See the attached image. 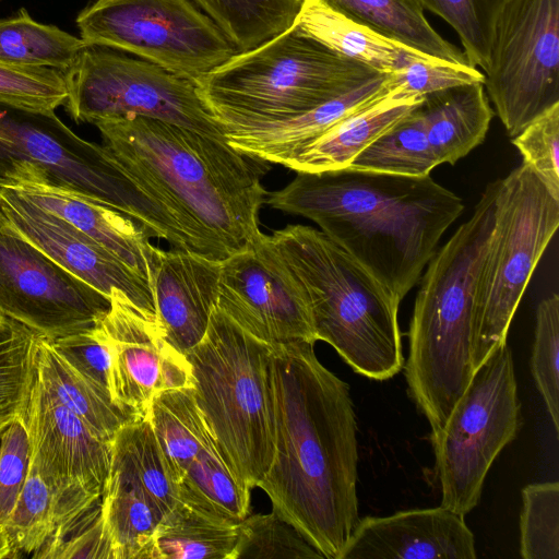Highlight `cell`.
Here are the masks:
<instances>
[{
	"label": "cell",
	"mask_w": 559,
	"mask_h": 559,
	"mask_svg": "<svg viewBox=\"0 0 559 559\" xmlns=\"http://www.w3.org/2000/svg\"><path fill=\"white\" fill-rule=\"evenodd\" d=\"M269 369L274 456L258 487L324 559H338L360 519L349 385L320 362L314 342L270 344Z\"/></svg>",
	"instance_id": "6da1fadb"
},
{
	"label": "cell",
	"mask_w": 559,
	"mask_h": 559,
	"mask_svg": "<svg viewBox=\"0 0 559 559\" xmlns=\"http://www.w3.org/2000/svg\"><path fill=\"white\" fill-rule=\"evenodd\" d=\"M265 203L314 222L400 301L419 282L463 200L430 175L297 173Z\"/></svg>",
	"instance_id": "7a4b0ae2"
},
{
	"label": "cell",
	"mask_w": 559,
	"mask_h": 559,
	"mask_svg": "<svg viewBox=\"0 0 559 559\" xmlns=\"http://www.w3.org/2000/svg\"><path fill=\"white\" fill-rule=\"evenodd\" d=\"M119 165L175 215L216 261L261 236L259 212L270 163L227 141L162 120L126 116L94 123Z\"/></svg>",
	"instance_id": "3957f363"
},
{
	"label": "cell",
	"mask_w": 559,
	"mask_h": 559,
	"mask_svg": "<svg viewBox=\"0 0 559 559\" xmlns=\"http://www.w3.org/2000/svg\"><path fill=\"white\" fill-rule=\"evenodd\" d=\"M499 179L483 191L471 217L436 251L420 277L408 330V393L439 430L467 388L477 288L495 224Z\"/></svg>",
	"instance_id": "277c9868"
},
{
	"label": "cell",
	"mask_w": 559,
	"mask_h": 559,
	"mask_svg": "<svg viewBox=\"0 0 559 559\" xmlns=\"http://www.w3.org/2000/svg\"><path fill=\"white\" fill-rule=\"evenodd\" d=\"M269 239L308 299L317 341L364 377L397 374L405 364L401 301L321 230L287 225Z\"/></svg>",
	"instance_id": "5b68a950"
},
{
	"label": "cell",
	"mask_w": 559,
	"mask_h": 559,
	"mask_svg": "<svg viewBox=\"0 0 559 559\" xmlns=\"http://www.w3.org/2000/svg\"><path fill=\"white\" fill-rule=\"evenodd\" d=\"M295 24L211 71L198 91L226 133L284 122L381 75Z\"/></svg>",
	"instance_id": "8992f818"
},
{
	"label": "cell",
	"mask_w": 559,
	"mask_h": 559,
	"mask_svg": "<svg viewBox=\"0 0 559 559\" xmlns=\"http://www.w3.org/2000/svg\"><path fill=\"white\" fill-rule=\"evenodd\" d=\"M22 181L52 185L112 207L174 250H200L168 207L126 171L103 144L80 138L55 111L0 104V182Z\"/></svg>",
	"instance_id": "52a82bcc"
},
{
	"label": "cell",
	"mask_w": 559,
	"mask_h": 559,
	"mask_svg": "<svg viewBox=\"0 0 559 559\" xmlns=\"http://www.w3.org/2000/svg\"><path fill=\"white\" fill-rule=\"evenodd\" d=\"M185 355L194 400L224 459L251 491L274 456L270 344L215 307L204 336Z\"/></svg>",
	"instance_id": "ba28073f"
},
{
	"label": "cell",
	"mask_w": 559,
	"mask_h": 559,
	"mask_svg": "<svg viewBox=\"0 0 559 559\" xmlns=\"http://www.w3.org/2000/svg\"><path fill=\"white\" fill-rule=\"evenodd\" d=\"M559 226V200L525 163L499 179L495 224L479 275L474 371L501 344L528 282Z\"/></svg>",
	"instance_id": "9c48e42d"
},
{
	"label": "cell",
	"mask_w": 559,
	"mask_h": 559,
	"mask_svg": "<svg viewBox=\"0 0 559 559\" xmlns=\"http://www.w3.org/2000/svg\"><path fill=\"white\" fill-rule=\"evenodd\" d=\"M512 352L498 346L474 371L444 425L431 432L442 507L466 515L478 503L486 475L522 427Z\"/></svg>",
	"instance_id": "30bf717a"
},
{
	"label": "cell",
	"mask_w": 559,
	"mask_h": 559,
	"mask_svg": "<svg viewBox=\"0 0 559 559\" xmlns=\"http://www.w3.org/2000/svg\"><path fill=\"white\" fill-rule=\"evenodd\" d=\"M63 74L68 91L63 107L78 123L134 115L226 141L225 127L197 85L155 63L87 45Z\"/></svg>",
	"instance_id": "8fae6325"
},
{
	"label": "cell",
	"mask_w": 559,
	"mask_h": 559,
	"mask_svg": "<svg viewBox=\"0 0 559 559\" xmlns=\"http://www.w3.org/2000/svg\"><path fill=\"white\" fill-rule=\"evenodd\" d=\"M75 24L86 45L130 52L195 85L238 53L191 0H94Z\"/></svg>",
	"instance_id": "7c38bea8"
},
{
	"label": "cell",
	"mask_w": 559,
	"mask_h": 559,
	"mask_svg": "<svg viewBox=\"0 0 559 559\" xmlns=\"http://www.w3.org/2000/svg\"><path fill=\"white\" fill-rule=\"evenodd\" d=\"M484 87L512 138L559 104V0H507L492 31Z\"/></svg>",
	"instance_id": "4fadbf2b"
},
{
	"label": "cell",
	"mask_w": 559,
	"mask_h": 559,
	"mask_svg": "<svg viewBox=\"0 0 559 559\" xmlns=\"http://www.w3.org/2000/svg\"><path fill=\"white\" fill-rule=\"evenodd\" d=\"M110 298L0 221V316L52 342L92 330Z\"/></svg>",
	"instance_id": "5bb4252c"
},
{
	"label": "cell",
	"mask_w": 559,
	"mask_h": 559,
	"mask_svg": "<svg viewBox=\"0 0 559 559\" xmlns=\"http://www.w3.org/2000/svg\"><path fill=\"white\" fill-rule=\"evenodd\" d=\"M94 332L110 354L111 401L132 417H146L153 400L164 391L193 388L191 365L168 342L158 318L120 290L112 289L110 307Z\"/></svg>",
	"instance_id": "9a60e30c"
},
{
	"label": "cell",
	"mask_w": 559,
	"mask_h": 559,
	"mask_svg": "<svg viewBox=\"0 0 559 559\" xmlns=\"http://www.w3.org/2000/svg\"><path fill=\"white\" fill-rule=\"evenodd\" d=\"M216 307L267 344L317 342L308 299L269 235L221 262Z\"/></svg>",
	"instance_id": "2e32d148"
},
{
	"label": "cell",
	"mask_w": 559,
	"mask_h": 559,
	"mask_svg": "<svg viewBox=\"0 0 559 559\" xmlns=\"http://www.w3.org/2000/svg\"><path fill=\"white\" fill-rule=\"evenodd\" d=\"M0 221L108 298L116 288L135 306L157 317L147 280L66 219L3 182H0Z\"/></svg>",
	"instance_id": "e0dca14e"
},
{
	"label": "cell",
	"mask_w": 559,
	"mask_h": 559,
	"mask_svg": "<svg viewBox=\"0 0 559 559\" xmlns=\"http://www.w3.org/2000/svg\"><path fill=\"white\" fill-rule=\"evenodd\" d=\"M25 423L31 462L55 495L91 492L102 496L111 460V441L104 440L35 378Z\"/></svg>",
	"instance_id": "ac0fdd59"
},
{
	"label": "cell",
	"mask_w": 559,
	"mask_h": 559,
	"mask_svg": "<svg viewBox=\"0 0 559 559\" xmlns=\"http://www.w3.org/2000/svg\"><path fill=\"white\" fill-rule=\"evenodd\" d=\"M464 516L442 506L359 519L338 559H475Z\"/></svg>",
	"instance_id": "d6986e66"
},
{
	"label": "cell",
	"mask_w": 559,
	"mask_h": 559,
	"mask_svg": "<svg viewBox=\"0 0 559 559\" xmlns=\"http://www.w3.org/2000/svg\"><path fill=\"white\" fill-rule=\"evenodd\" d=\"M221 261L159 250L153 276L156 314L168 342L186 354L204 336L217 304Z\"/></svg>",
	"instance_id": "ffe728a7"
},
{
	"label": "cell",
	"mask_w": 559,
	"mask_h": 559,
	"mask_svg": "<svg viewBox=\"0 0 559 559\" xmlns=\"http://www.w3.org/2000/svg\"><path fill=\"white\" fill-rule=\"evenodd\" d=\"M10 186L97 241L152 286L160 249L150 242L151 237L133 218L84 195L45 182L22 181Z\"/></svg>",
	"instance_id": "44dd1931"
},
{
	"label": "cell",
	"mask_w": 559,
	"mask_h": 559,
	"mask_svg": "<svg viewBox=\"0 0 559 559\" xmlns=\"http://www.w3.org/2000/svg\"><path fill=\"white\" fill-rule=\"evenodd\" d=\"M391 90L393 88L389 74H381L296 118L228 132L225 134L226 141L246 156L283 165L287 158L332 126Z\"/></svg>",
	"instance_id": "7402d4cb"
},
{
	"label": "cell",
	"mask_w": 559,
	"mask_h": 559,
	"mask_svg": "<svg viewBox=\"0 0 559 559\" xmlns=\"http://www.w3.org/2000/svg\"><path fill=\"white\" fill-rule=\"evenodd\" d=\"M423 98L424 96L404 94L394 87L332 126L287 158L282 166L296 173L346 168L360 152L408 114Z\"/></svg>",
	"instance_id": "603a6c76"
},
{
	"label": "cell",
	"mask_w": 559,
	"mask_h": 559,
	"mask_svg": "<svg viewBox=\"0 0 559 559\" xmlns=\"http://www.w3.org/2000/svg\"><path fill=\"white\" fill-rule=\"evenodd\" d=\"M419 108L439 164L453 165L481 144L493 116L481 83L427 94Z\"/></svg>",
	"instance_id": "cb8c5ba5"
},
{
	"label": "cell",
	"mask_w": 559,
	"mask_h": 559,
	"mask_svg": "<svg viewBox=\"0 0 559 559\" xmlns=\"http://www.w3.org/2000/svg\"><path fill=\"white\" fill-rule=\"evenodd\" d=\"M238 523L179 499L158 523L140 559H234Z\"/></svg>",
	"instance_id": "d4e9b609"
},
{
	"label": "cell",
	"mask_w": 559,
	"mask_h": 559,
	"mask_svg": "<svg viewBox=\"0 0 559 559\" xmlns=\"http://www.w3.org/2000/svg\"><path fill=\"white\" fill-rule=\"evenodd\" d=\"M296 23L335 52L382 74L431 58L390 40L348 19L322 0H304Z\"/></svg>",
	"instance_id": "484cf974"
},
{
	"label": "cell",
	"mask_w": 559,
	"mask_h": 559,
	"mask_svg": "<svg viewBox=\"0 0 559 559\" xmlns=\"http://www.w3.org/2000/svg\"><path fill=\"white\" fill-rule=\"evenodd\" d=\"M322 1L348 19L404 47L435 59L469 63L462 50L432 28L418 0Z\"/></svg>",
	"instance_id": "4316f807"
},
{
	"label": "cell",
	"mask_w": 559,
	"mask_h": 559,
	"mask_svg": "<svg viewBox=\"0 0 559 559\" xmlns=\"http://www.w3.org/2000/svg\"><path fill=\"white\" fill-rule=\"evenodd\" d=\"M36 379L104 440L111 441L119 428L133 418L111 401L108 392L66 361L51 342L43 338L38 343Z\"/></svg>",
	"instance_id": "83f0119b"
},
{
	"label": "cell",
	"mask_w": 559,
	"mask_h": 559,
	"mask_svg": "<svg viewBox=\"0 0 559 559\" xmlns=\"http://www.w3.org/2000/svg\"><path fill=\"white\" fill-rule=\"evenodd\" d=\"M110 467L138 485L163 516L179 500V487L146 417H133L116 432Z\"/></svg>",
	"instance_id": "f1b7e54d"
},
{
	"label": "cell",
	"mask_w": 559,
	"mask_h": 559,
	"mask_svg": "<svg viewBox=\"0 0 559 559\" xmlns=\"http://www.w3.org/2000/svg\"><path fill=\"white\" fill-rule=\"evenodd\" d=\"M146 418L179 486L188 466L213 437L192 389L167 390L155 396Z\"/></svg>",
	"instance_id": "f546056e"
},
{
	"label": "cell",
	"mask_w": 559,
	"mask_h": 559,
	"mask_svg": "<svg viewBox=\"0 0 559 559\" xmlns=\"http://www.w3.org/2000/svg\"><path fill=\"white\" fill-rule=\"evenodd\" d=\"M112 559H140L163 515L142 489L109 467L100 502Z\"/></svg>",
	"instance_id": "4dcf8cb0"
},
{
	"label": "cell",
	"mask_w": 559,
	"mask_h": 559,
	"mask_svg": "<svg viewBox=\"0 0 559 559\" xmlns=\"http://www.w3.org/2000/svg\"><path fill=\"white\" fill-rule=\"evenodd\" d=\"M237 52L254 49L290 28L304 0H191Z\"/></svg>",
	"instance_id": "1f68e13d"
},
{
	"label": "cell",
	"mask_w": 559,
	"mask_h": 559,
	"mask_svg": "<svg viewBox=\"0 0 559 559\" xmlns=\"http://www.w3.org/2000/svg\"><path fill=\"white\" fill-rule=\"evenodd\" d=\"M86 46L81 37L35 21L25 8L0 19V63L64 72Z\"/></svg>",
	"instance_id": "d6a6232c"
},
{
	"label": "cell",
	"mask_w": 559,
	"mask_h": 559,
	"mask_svg": "<svg viewBox=\"0 0 559 559\" xmlns=\"http://www.w3.org/2000/svg\"><path fill=\"white\" fill-rule=\"evenodd\" d=\"M419 104L360 152L348 167L403 176L430 175L440 164L429 144Z\"/></svg>",
	"instance_id": "836d02e7"
},
{
	"label": "cell",
	"mask_w": 559,
	"mask_h": 559,
	"mask_svg": "<svg viewBox=\"0 0 559 559\" xmlns=\"http://www.w3.org/2000/svg\"><path fill=\"white\" fill-rule=\"evenodd\" d=\"M179 499L235 522L250 511V490L239 481L215 439L188 466L179 484Z\"/></svg>",
	"instance_id": "e575fe53"
},
{
	"label": "cell",
	"mask_w": 559,
	"mask_h": 559,
	"mask_svg": "<svg viewBox=\"0 0 559 559\" xmlns=\"http://www.w3.org/2000/svg\"><path fill=\"white\" fill-rule=\"evenodd\" d=\"M39 337L23 324L0 321V433L25 418L36 378Z\"/></svg>",
	"instance_id": "d590c367"
},
{
	"label": "cell",
	"mask_w": 559,
	"mask_h": 559,
	"mask_svg": "<svg viewBox=\"0 0 559 559\" xmlns=\"http://www.w3.org/2000/svg\"><path fill=\"white\" fill-rule=\"evenodd\" d=\"M52 524L53 491L31 462L22 491L3 523L13 558L20 554L34 557L50 537Z\"/></svg>",
	"instance_id": "8d00e7d4"
},
{
	"label": "cell",
	"mask_w": 559,
	"mask_h": 559,
	"mask_svg": "<svg viewBox=\"0 0 559 559\" xmlns=\"http://www.w3.org/2000/svg\"><path fill=\"white\" fill-rule=\"evenodd\" d=\"M322 558L292 524L273 511L267 514H248L238 523L234 559Z\"/></svg>",
	"instance_id": "74e56055"
},
{
	"label": "cell",
	"mask_w": 559,
	"mask_h": 559,
	"mask_svg": "<svg viewBox=\"0 0 559 559\" xmlns=\"http://www.w3.org/2000/svg\"><path fill=\"white\" fill-rule=\"evenodd\" d=\"M520 554L523 559H559V483L522 489Z\"/></svg>",
	"instance_id": "f35d334b"
},
{
	"label": "cell",
	"mask_w": 559,
	"mask_h": 559,
	"mask_svg": "<svg viewBox=\"0 0 559 559\" xmlns=\"http://www.w3.org/2000/svg\"><path fill=\"white\" fill-rule=\"evenodd\" d=\"M457 34L468 62L486 68L496 19L507 0H418Z\"/></svg>",
	"instance_id": "ab89813d"
},
{
	"label": "cell",
	"mask_w": 559,
	"mask_h": 559,
	"mask_svg": "<svg viewBox=\"0 0 559 559\" xmlns=\"http://www.w3.org/2000/svg\"><path fill=\"white\" fill-rule=\"evenodd\" d=\"M559 296L542 299L535 312L531 370L556 433L559 431Z\"/></svg>",
	"instance_id": "60d3db41"
},
{
	"label": "cell",
	"mask_w": 559,
	"mask_h": 559,
	"mask_svg": "<svg viewBox=\"0 0 559 559\" xmlns=\"http://www.w3.org/2000/svg\"><path fill=\"white\" fill-rule=\"evenodd\" d=\"M68 91L62 71L0 63V104L49 112L63 106Z\"/></svg>",
	"instance_id": "b9f144b4"
},
{
	"label": "cell",
	"mask_w": 559,
	"mask_h": 559,
	"mask_svg": "<svg viewBox=\"0 0 559 559\" xmlns=\"http://www.w3.org/2000/svg\"><path fill=\"white\" fill-rule=\"evenodd\" d=\"M512 143L545 185L559 200V104L532 121Z\"/></svg>",
	"instance_id": "7bdbcfd3"
},
{
	"label": "cell",
	"mask_w": 559,
	"mask_h": 559,
	"mask_svg": "<svg viewBox=\"0 0 559 559\" xmlns=\"http://www.w3.org/2000/svg\"><path fill=\"white\" fill-rule=\"evenodd\" d=\"M389 76L392 88L396 87L414 96H425L459 85L484 84L485 81L484 72L469 63H452L435 58L413 61Z\"/></svg>",
	"instance_id": "ee69618b"
},
{
	"label": "cell",
	"mask_w": 559,
	"mask_h": 559,
	"mask_svg": "<svg viewBox=\"0 0 559 559\" xmlns=\"http://www.w3.org/2000/svg\"><path fill=\"white\" fill-rule=\"evenodd\" d=\"M31 448L25 418L0 433V523L11 513L28 475Z\"/></svg>",
	"instance_id": "f6af8a7d"
},
{
	"label": "cell",
	"mask_w": 559,
	"mask_h": 559,
	"mask_svg": "<svg viewBox=\"0 0 559 559\" xmlns=\"http://www.w3.org/2000/svg\"><path fill=\"white\" fill-rule=\"evenodd\" d=\"M51 344L76 371L109 393L110 354L94 332V328L87 332L58 338Z\"/></svg>",
	"instance_id": "bcb514c9"
},
{
	"label": "cell",
	"mask_w": 559,
	"mask_h": 559,
	"mask_svg": "<svg viewBox=\"0 0 559 559\" xmlns=\"http://www.w3.org/2000/svg\"><path fill=\"white\" fill-rule=\"evenodd\" d=\"M57 558L112 559L102 513L68 538L57 551L55 559Z\"/></svg>",
	"instance_id": "7dc6e473"
},
{
	"label": "cell",
	"mask_w": 559,
	"mask_h": 559,
	"mask_svg": "<svg viewBox=\"0 0 559 559\" xmlns=\"http://www.w3.org/2000/svg\"><path fill=\"white\" fill-rule=\"evenodd\" d=\"M3 558H13V552L7 532L0 523V559Z\"/></svg>",
	"instance_id": "c3c4849f"
},
{
	"label": "cell",
	"mask_w": 559,
	"mask_h": 559,
	"mask_svg": "<svg viewBox=\"0 0 559 559\" xmlns=\"http://www.w3.org/2000/svg\"><path fill=\"white\" fill-rule=\"evenodd\" d=\"M3 318H4V317H1V316H0V321H1Z\"/></svg>",
	"instance_id": "681fc988"
},
{
	"label": "cell",
	"mask_w": 559,
	"mask_h": 559,
	"mask_svg": "<svg viewBox=\"0 0 559 559\" xmlns=\"http://www.w3.org/2000/svg\"><path fill=\"white\" fill-rule=\"evenodd\" d=\"M1 1V0H0Z\"/></svg>",
	"instance_id": "f907efd6"
}]
</instances>
